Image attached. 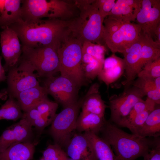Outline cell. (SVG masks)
I'll return each mask as SVG.
<instances>
[{
	"label": "cell",
	"instance_id": "cell-10",
	"mask_svg": "<svg viewBox=\"0 0 160 160\" xmlns=\"http://www.w3.org/2000/svg\"><path fill=\"white\" fill-rule=\"evenodd\" d=\"M143 96L139 89L132 86L119 95L109 98L111 111L110 122L120 126L137 102L143 100Z\"/></svg>",
	"mask_w": 160,
	"mask_h": 160
},
{
	"label": "cell",
	"instance_id": "cell-5",
	"mask_svg": "<svg viewBox=\"0 0 160 160\" xmlns=\"http://www.w3.org/2000/svg\"><path fill=\"white\" fill-rule=\"evenodd\" d=\"M75 5L63 0H22L21 19L23 21L41 19H71Z\"/></svg>",
	"mask_w": 160,
	"mask_h": 160
},
{
	"label": "cell",
	"instance_id": "cell-18",
	"mask_svg": "<svg viewBox=\"0 0 160 160\" xmlns=\"http://www.w3.org/2000/svg\"><path fill=\"white\" fill-rule=\"evenodd\" d=\"M99 88L98 83H94L81 98V111L93 113L104 118L105 110L107 106L101 97Z\"/></svg>",
	"mask_w": 160,
	"mask_h": 160
},
{
	"label": "cell",
	"instance_id": "cell-14",
	"mask_svg": "<svg viewBox=\"0 0 160 160\" xmlns=\"http://www.w3.org/2000/svg\"><path fill=\"white\" fill-rule=\"evenodd\" d=\"M146 35L141 31L140 35L130 48L123 54L126 78V80L123 83L124 90L132 86V83L139 73L138 67L142 49Z\"/></svg>",
	"mask_w": 160,
	"mask_h": 160
},
{
	"label": "cell",
	"instance_id": "cell-40",
	"mask_svg": "<svg viewBox=\"0 0 160 160\" xmlns=\"http://www.w3.org/2000/svg\"><path fill=\"white\" fill-rule=\"evenodd\" d=\"M153 36L155 37L156 39L154 41L160 45V24L158 25L154 31Z\"/></svg>",
	"mask_w": 160,
	"mask_h": 160
},
{
	"label": "cell",
	"instance_id": "cell-9",
	"mask_svg": "<svg viewBox=\"0 0 160 160\" xmlns=\"http://www.w3.org/2000/svg\"><path fill=\"white\" fill-rule=\"evenodd\" d=\"M44 87L48 94L52 96L55 102L64 108L78 100L80 88L73 81L61 75L45 78Z\"/></svg>",
	"mask_w": 160,
	"mask_h": 160
},
{
	"label": "cell",
	"instance_id": "cell-19",
	"mask_svg": "<svg viewBox=\"0 0 160 160\" xmlns=\"http://www.w3.org/2000/svg\"><path fill=\"white\" fill-rule=\"evenodd\" d=\"M141 0H117L109 14L126 23L135 20L141 7Z\"/></svg>",
	"mask_w": 160,
	"mask_h": 160
},
{
	"label": "cell",
	"instance_id": "cell-20",
	"mask_svg": "<svg viewBox=\"0 0 160 160\" xmlns=\"http://www.w3.org/2000/svg\"><path fill=\"white\" fill-rule=\"evenodd\" d=\"M48 95L45 87L39 85L21 92L15 98L24 112L48 98Z\"/></svg>",
	"mask_w": 160,
	"mask_h": 160
},
{
	"label": "cell",
	"instance_id": "cell-42",
	"mask_svg": "<svg viewBox=\"0 0 160 160\" xmlns=\"http://www.w3.org/2000/svg\"><path fill=\"white\" fill-rule=\"evenodd\" d=\"M68 160H75L71 158H69V159Z\"/></svg>",
	"mask_w": 160,
	"mask_h": 160
},
{
	"label": "cell",
	"instance_id": "cell-15",
	"mask_svg": "<svg viewBox=\"0 0 160 160\" xmlns=\"http://www.w3.org/2000/svg\"><path fill=\"white\" fill-rule=\"evenodd\" d=\"M32 126L22 118L18 122L8 127L0 137V153L15 143L32 142Z\"/></svg>",
	"mask_w": 160,
	"mask_h": 160
},
{
	"label": "cell",
	"instance_id": "cell-26",
	"mask_svg": "<svg viewBox=\"0 0 160 160\" xmlns=\"http://www.w3.org/2000/svg\"><path fill=\"white\" fill-rule=\"evenodd\" d=\"M155 79H148L138 77L134 80L132 86H135L140 91L144 97L152 100L156 104L160 103V90L156 87Z\"/></svg>",
	"mask_w": 160,
	"mask_h": 160
},
{
	"label": "cell",
	"instance_id": "cell-8",
	"mask_svg": "<svg viewBox=\"0 0 160 160\" xmlns=\"http://www.w3.org/2000/svg\"><path fill=\"white\" fill-rule=\"evenodd\" d=\"M33 66L28 61L21 59L18 65L9 69L7 76V87L6 91L9 96L15 98L21 92L40 85L37 73Z\"/></svg>",
	"mask_w": 160,
	"mask_h": 160
},
{
	"label": "cell",
	"instance_id": "cell-7",
	"mask_svg": "<svg viewBox=\"0 0 160 160\" xmlns=\"http://www.w3.org/2000/svg\"><path fill=\"white\" fill-rule=\"evenodd\" d=\"M81 104V98L75 103L64 108L56 114L51 123L50 133L55 144L66 147L76 130L77 120Z\"/></svg>",
	"mask_w": 160,
	"mask_h": 160
},
{
	"label": "cell",
	"instance_id": "cell-36",
	"mask_svg": "<svg viewBox=\"0 0 160 160\" xmlns=\"http://www.w3.org/2000/svg\"><path fill=\"white\" fill-rule=\"evenodd\" d=\"M143 160H160V141L159 137L155 138L154 143Z\"/></svg>",
	"mask_w": 160,
	"mask_h": 160
},
{
	"label": "cell",
	"instance_id": "cell-35",
	"mask_svg": "<svg viewBox=\"0 0 160 160\" xmlns=\"http://www.w3.org/2000/svg\"><path fill=\"white\" fill-rule=\"evenodd\" d=\"M115 0H96V2L102 19L108 16L114 6Z\"/></svg>",
	"mask_w": 160,
	"mask_h": 160
},
{
	"label": "cell",
	"instance_id": "cell-39",
	"mask_svg": "<svg viewBox=\"0 0 160 160\" xmlns=\"http://www.w3.org/2000/svg\"><path fill=\"white\" fill-rule=\"evenodd\" d=\"M2 57L0 55V82L7 80V76L5 75V70L1 64Z\"/></svg>",
	"mask_w": 160,
	"mask_h": 160
},
{
	"label": "cell",
	"instance_id": "cell-3",
	"mask_svg": "<svg viewBox=\"0 0 160 160\" xmlns=\"http://www.w3.org/2000/svg\"><path fill=\"white\" fill-rule=\"evenodd\" d=\"M102 138L111 146L118 160H135L148 153L155 140L128 133L105 121L100 132Z\"/></svg>",
	"mask_w": 160,
	"mask_h": 160
},
{
	"label": "cell",
	"instance_id": "cell-33",
	"mask_svg": "<svg viewBox=\"0 0 160 160\" xmlns=\"http://www.w3.org/2000/svg\"><path fill=\"white\" fill-rule=\"evenodd\" d=\"M104 60L95 59L87 64H82L84 75L89 81L98 76L103 68Z\"/></svg>",
	"mask_w": 160,
	"mask_h": 160
},
{
	"label": "cell",
	"instance_id": "cell-6",
	"mask_svg": "<svg viewBox=\"0 0 160 160\" xmlns=\"http://www.w3.org/2000/svg\"><path fill=\"white\" fill-rule=\"evenodd\" d=\"M61 43L36 48L22 46L21 59L33 66L39 77L47 78L55 76L60 72L58 50Z\"/></svg>",
	"mask_w": 160,
	"mask_h": 160
},
{
	"label": "cell",
	"instance_id": "cell-41",
	"mask_svg": "<svg viewBox=\"0 0 160 160\" xmlns=\"http://www.w3.org/2000/svg\"><path fill=\"white\" fill-rule=\"evenodd\" d=\"M8 93L5 90L4 92H0V99L5 100L6 99Z\"/></svg>",
	"mask_w": 160,
	"mask_h": 160
},
{
	"label": "cell",
	"instance_id": "cell-38",
	"mask_svg": "<svg viewBox=\"0 0 160 160\" xmlns=\"http://www.w3.org/2000/svg\"><path fill=\"white\" fill-rule=\"evenodd\" d=\"M49 124L47 119L41 116L34 121L31 125L32 127H35L39 130L42 131Z\"/></svg>",
	"mask_w": 160,
	"mask_h": 160
},
{
	"label": "cell",
	"instance_id": "cell-23",
	"mask_svg": "<svg viewBox=\"0 0 160 160\" xmlns=\"http://www.w3.org/2000/svg\"><path fill=\"white\" fill-rule=\"evenodd\" d=\"M105 121V118L97 115L81 111L78 116L76 129L80 132H90L97 135Z\"/></svg>",
	"mask_w": 160,
	"mask_h": 160
},
{
	"label": "cell",
	"instance_id": "cell-32",
	"mask_svg": "<svg viewBox=\"0 0 160 160\" xmlns=\"http://www.w3.org/2000/svg\"><path fill=\"white\" fill-rule=\"evenodd\" d=\"M126 23H127L122 20L111 15L107 16L103 21L104 39L116 32L123 25Z\"/></svg>",
	"mask_w": 160,
	"mask_h": 160
},
{
	"label": "cell",
	"instance_id": "cell-24",
	"mask_svg": "<svg viewBox=\"0 0 160 160\" xmlns=\"http://www.w3.org/2000/svg\"><path fill=\"white\" fill-rule=\"evenodd\" d=\"M83 134L91 143L98 160H118L110 145L103 139L93 133Z\"/></svg>",
	"mask_w": 160,
	"mask_h": 160
},
{
	"label": "cell",
	"instance_id": "cell-16",
	"mask_svg": "<svg viewBox=\"0 0 160 160\" xmlns=\"http://www.w3.org/2000/svg\"><path fill=\"white\" fill-rule=\"evenodd\" d=\"M67 154L75 160H98L90 142L84 134H74L67 147Z\"/></svg>",
	"mask_w": 160,
	"mask_h": 160
},
{
	"label": "cell",
	"instance_id": "cell-11",
	"mask_svg": "<svg viewBox=\"0 0 160 160\" xmlns=\"http://www.w3.org/2000/svg\"><path fill=\"white\" fill-rule=\"evenodd\" d=\"M141 31L140 27L137 23H126L116 32L105 38L104 41L113 54L119 52L123 54L130 48Z\"/></svg>",
	"mask_w": 160,
	"mask_h": 160
},
{
	"label": "cell",
	"instance_id": "cell-25",
	"mask_svg": "<svg viewBox=\"0 0 160 160\" xmlns=\"http://www.w3.org/2000/svg\"><path fill=\"white\" fill-rule=\"evenodd\" d=\"M136 135L141 137H159L160 135V108L156 107L149 115L143 126Z\"/></svg>",
	"mask_w": 160,
	"mask_h": 160
},
{
	"label": "cell",
	"instance_id": "cell-1",
	"mask_svg": "<svg viewBox=\"0 0 160 160\" xmlns=\"http://www.w3.org/2000/svg\"><path fill=\"white\" fill-rule=\"evenodd\" d=\"M17 34L22 46L36 48L61 43L70 34L67 20L58 19L23 21L9 26Z\"/></svg>",
	"mask_w": 160,
	"mask_h": 160
},
{
	"label": "cell",
	"instance_id": "cell-30",
	"mask_svg": "<svg viewBox=\"0 0 160 160\" xmlns=\"http://www.w3.org/2000/svg\"><path fill=\"white\" fill-rule=\"evenodd\" d=\"M138 77L154 79L160 77V57L144 65L137 75Z\"/></svg>",
	"mask_w": 160,
	"mask_h": 160
},
{
	"label": "cell",
	"instance_id": "cell-27",
	"mask_svg": "<svg viewBox=\"0 0 160 160\" xmlns=\"http://www.w3.org/2000/svg\"><path fill=\"white\" fill-rule=\"evenodd\" d=\"M21 108L15 98L9 96V99L0 108V120L16 121L22 117Z\"/></svg>",
	"mask_w": 160,
	"mask_h": 160
},
{
	"label": "cell",
	"instance_id": "cell-29",
	"mask_svg": "<svg viewBox=\"0 0 160 160\" xmlns=\"http://www.w3.org/2000/svg\"><path fill=\"white\" fill-rule=\"evenodd\" d=\"M58 107V103L52 101L47 98L39 103L36 108L41 116L50 124L56 114Z\"/></svg>",
	"mask_w": 160,
	"mask_h": 160
},
{
	"label": "cell",
	"instance_id": "cell-12",
	"mask_svg": "<svg viewBox=\"0 0 160 160\" xmlns=\"http://www.w3.org/2000/svg\"><path fill=\"white\" fill-rule=\"evenodd\" d=\"M0 42L2 56L5 61L3 66L5 71L17 66L22 53L21 46L16 33L9 27L2 29Z\"/></svg>",
	"mask_w": 160,
	"mask_h": 160
},
{
	"label": "cell",
	"instance_id": "cell-4",
	"mask_svg": "<svg viewBox=\"0 0 160 160\" xmlns=\"http://www.w3.org/2000/svg\"><path fill=\"white\" fill-rule=\"evenodd\" d=\"M83 44L70 33L62 42L58 50L61 75L79 88L89 82L85 77L82 67Z\"/></svg>",
	"mask_w": 160,
	"mask_h": 160
},
{
	"label": "cell",
	"instance_id": "cell-28",
	"mask_svg": "<svg viewBox=\"0 0 160 160\" xmlns=\"http://www.w3.org/2000/svg\"><path fill=\"white\" fill-rule=\"evenodd\" d=\"M145 100L146 106L145 109L126 127L128 128L133 134H136L137 131L145 122L151 113L155 109L157 105L153 100L148 98Z\"/></svg>",
	"mask_w": 160,
	"mask_h": 160
},
{
	"label": "cell",
	"instance_id": "cell-17",
	"mask_svg": "<svg viewBox=\"0 0 160 160\" xmlns=\"http://www.w3.org/2000/svg\"><path fill=\"white\" fill-rule=\"evenodd\" d=\"M123 59L115 54L105 59L103 68L98 77L108 88L109 85L119 79L124 72Z\"/></svg>",
	"mask_w": 160,
	"mask_h": 160
},
{
	"label": "cell",
	"instance_id": "cell-22",
	"mask_svg": "<svg viewBox=\"0 0 160 160\" xmlns=\"http://www.w3.org/2000/svg\"><path fill=\"white\" fill-rule=\"evenodd\" d=\"M34 151L32 142L14 144L0 153V160H32Z\"/></svg>",
	"mask_w": 160,
	"mask_h": 160
},
{
	"label": "cell",
	"instance_id": "cell-2",
	"mask_svg": "<svg viewBox=\"0 0 160 160\" xmlns=\"http://www.w3.org/2000/svg\"><path fill=\"white\" fill-rule=\"evenodd\" d=\"M74 1L80 12L78 16L67 20L70 34L83 44L89 42L106 47L104 38V20L96 0Z\"/></svg>",
	"mask_w": 160,
	"mask_h": 160
},
{
	"label": "cell",
	"instance_id": "cell-34",
	"mask_svg": "<svg viewBox=\"0 0 160 160\" xmlns=\"http://www.w3.org/2000/svg\"><path fill=\"white\" fill-rule=\"evenodd\" d=\"M146 106L145 100H143L137 103L120 127H126L139 113L145 109Z\"/></svg>",
	"mask_w": 160,
	"mask_h": 160
},
{
	"label": "cell",
	"instance_id": "cell-37",
	"mask_svg": "<svg viewBox=\"0 0 160 160\" xmlns=\"http://www.w3.org/2000/svg\"><path fill=\"white\" fill-rule=\"evenodd\" d=\"M41 116L37 109L35 107L24 112L22 118L25 119L31 125L34 121Z\"/></svg>",
	"mask_w": 160,
	"mask_h": 160
},
{
	"label": "cell",
	"instance_id": "cell-21",
	"mask_svg": "<svg viewBox=\"0 0 160 160\" xmlns=\"http://www.w3.org/2000/svg\"><path fill=\"white\" fill-rule=\"evenodd\" d=\"M22 0H0V28L16 23L21 17Z\"/></svg>",
	"mask_w": 160,
	"mask_h": 160
},
{
	"label": "cell",
	"instance_id": "cell-13",
	"mask_svg": "<svg viewBox=\"0 0 160 160\" xmlns=\"http://www.w3.org/2000/svg\"><path fill=\"white\" fill-rule=\"evenodd\" d=\"M141 5L135 20L141 31L153 39L154 31L160 24V0H141Z\"/></svg>",
	"mask_w": 160,
	"mask_h": 160
},
{
	"label": "cell",
	"instance_id": "cell-31",
	"mask_svg": "<svg viewBox=\"0 0 160 160\" xmlns=\"http://www.w3.org/2000/svg\"><path fill=\"white\" fill-rule=\"evenodd\" d=\"M44 160H68L69 158L66 153L59 145L49 144L43 153Z\"/></svg>",
	"mask_w": 160,
	"mask_h": 160
},
{
	"label": "cell",
	"instance_id": "cell-43",
	"mask_svg": "<svg viewBox=\"0 0 160 160\" xmlns=\"http://www.w3.org/2000/svg\"><path fill=\"white\" fill-rule=\"evenodd\" d=\"M38 160H44L42 158L41 159Z\"/></svg>",
	"mask_w": 160,
	"mask_h": 160
}]
</instances>
